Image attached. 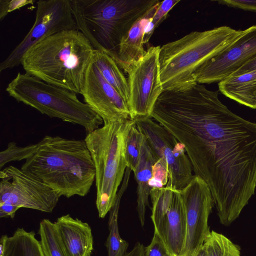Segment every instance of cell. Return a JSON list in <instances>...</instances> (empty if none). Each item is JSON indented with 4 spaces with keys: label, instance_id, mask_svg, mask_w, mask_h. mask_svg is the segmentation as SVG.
<instances>
[{
    "label": "cell",
    "instance_id": "f1b7e54d",
    "mask_svg": "<svg viewBox=\"0 0 256 256\" xmlns=\"http://www.w3.org/2000/svg\"><path fill=\"white\" fill-rule=\"evenodd\" d=\"M152 175L150 182L151 189L160 188L166 186L168 180L167 166L161 159L159 158L152 166Z\"/></svg>",
    "mask_w": 256,
    "mask_h": 256
},
{
    "label": "cell",
    "instance_id": "7c38bea8",
    "mask_svg": "<svg viewBox=\"0 0 256 256\" xmlns=\"http://www.w3.org/2000/svg\"><path fill=\"white\" fill-rule=\"evenodd\" d=\"M180 191L186 216V234L180 256H194L210 232L208 219L214 200L208 184L196 175Z\"/></svg>",
    "mask_w": 256,
    "mask_h": 256
},
{
    "label": "cell",
    "instance_id": "277c9868",
    "mask_svg": "<svg viewBox=\"0 0 256 256\" xmlns=\"http://www.w3.org/2000/svg\"><path fill=\"white\" fill-rule=\"evenodd\" d=\"M158 0H70L77 28L93 48L117 62L120 46L132 26Z\"/></svg>",
    "mask_w": 256,
    "mask_h": 256
},
{
    "label": "cell",
    "instance_id": "30bf717a",
    "mask_svg": "<svg viewBox=\"0 0 256 256\" xmlns=\"http://www.w3.org/2000/svg\"><path fill=\"white\" fill-rule=\"evenodd\" d=\"M36 2V17L33 26L0 63V72L20 64L25 52L41 40L62 31L78 30L70 0H40Z\"/></svg>",
    "mask_w": 256,
    "mask_h": 256
},
{
    "label": "cell",
    "instance_id": "5bb4252c",
    "mask_svg": "<svg viewBox=\"0 0 256 256\" xmlns=\"http://www.w3.org/2000/svg\"><path fill=\"white\" fill-rule=\"evenodd\" d=\"M256 56V25H254L245 30L228 48L200 66L194 74L195 80L200 84L220 82Z\"/></svg>",
    "mask_w": 256,
    "mask_h": 256
},
{
    "label": "cell",
    "instance_id": "4316f807",
    "mask_svg": "<svg viewBox=\"0 0 256 256\" xmlns=\"http://www.w3.org/2000/svg\"><path fill=\"white\" fill-rule=\"evenodd\" d=\"M39 142L26 146H19L14 142H10L7 148L0 152V168L10 162L25 160L37 150Z\"/></svg>",
    "mask_w": 256,
    "mask_h": 256
},
{
    "label": "cell",
    "instance_id": "e575fe53",
    "mask_svg": "<svg viewBox=\"0 0 256 256\" xmlns=\"http://www.w3.org/2000/svg\"><path fill=\"white\" fill-rule=\"evenodd\" d=\"M145 247L140 242H137L130 252L125 256H144Z\"/></svg>",
    "mask_w": 256,
    "mask_h": 256
},
{
    "label": "cell",
    "instance_id": "2e32d148",
    "mask_svg": "<svg viewBox=\"0 0 256 256\" xmlns=\"http://www.w3.org/2000/svg\"><path fill=\"white\" fill-rule=\"evenodd\" d=\"M186 234V220L180 190L174 189L172 199L159 235L174 256H180Z\"/></svg>",
    "mask_w": 256,
    "mask_h": 256
},
{
    "label": "cell",
    "instance_id": "7a4b0ae2",
    "mask_svg": "<svg viewBox=\"0 0 256 256\" xmlns=\"http://www.w3.org/2000/svg\"><path fill=\"white\" fill-rule=\"evenodd\" d=\"M21 169L40 180L60 196L70 198L88 194L96 170L84 140L46 136Z\"/></svg>",
    "mask_w": 256,
    "mask_h": 256
},
{
    "label": "cell",
    "instance_id": "8d00e7d4",
    "mask_svg": "<svg viewBox=\"0 0 256 256\" xmlns=\"http://www.w3.org/2000/svg\"><path fill=\"white\" fill-rule=\"evenodd\" d=\"M194 256H206V250L203 246L197 252Z\"/></svg>",
    "mask_w": 256,
    "mask_h": 256
},
{
    "label": "cell",
    "instance_id": "83f0119b",
    "mask_svg": "<svg viewBox=\"0 0 256 256\" xmlns=\"http://www.w3.org/2000/svg\"><path fill=\"white\" fill-rule=\"evenodd\" d=\"M180 2L179 0H164L160 2L154 16L144 26V44L148 42L155 29L166 18L170 10Z\"/></svg>",
    "mask_w": 256,
    "mask_h": 256
},
{
    "label": "cell",
    "instance_id": "9c48e42d",
    "mask_svg": "<svg viewBox=\"0 0 256 256\" xmlns=\"http://www.w3.org/2000/svg\"><path fill=\"white\" fill-rule=\"evenodd\" d=\"M0 204L52 212L60 195L31 173L10 166L0 171Z\"/></svg>",
    "mask_w": 256,
    "mask_h": 256
},
{
    "label": "cell",
    "instance_id": "1f68e13d",
    "mask_svg": "<svg viewBox=\"0 0 256 256\" xmlns=\"http://www.w3.org/2000/svg\"><path fill=\"white\" fill-rule=\"evenodd\" d=\"M217 2L230 7L256 12V0H220Z\"/></svg>",
    "mask_w": 256,
    "mask_h": 256
},
{
    "label": "cell",
    "instance_id": "ba28073f",
    "mask_svg": "<svg viewBox=\"0 0 256 256\" xmlns=\"http://www.w3.org/2000/svg\"><path fill=\"white\" fill-rule=\"evenodd\" d=\"M158 159L166 164L168 180L166 186L181 190L194 177L192 168L184 146L164 126L150 117L134 120Z\"/></svg>",
    "mask_w": 256,
    "mask_h": 256
},
{
    "label": "cell",
    "instance_id": "7402d4cb",
    "mask_svg": "<svg viewBox=\"0 0 256 256\" xmlns=\"http://www.w3.org/2000/svg\"><path fill=\"white\" fill-rule=\"evenodd\" d=\"M34 231L27 232L18 228L8 236L4 250L0 256H44L40 241Z\"/></svg>",
    "mask_w": 256,
    "mask_h": 256
},
{
    "label": "cell",
    "instance_id": "d4e9b609",
    "mask_svg": "<svg viewBox=\"0 0 256 256\" xmlns=\"http://www.w3.org/2000/svg\"><path fill=\"white\" fill-rule=\"evenodd\" d=\"M206 256H240V248L223 234L210 232L204 243Z\"/></svg>",
    "mask_w": 256,
    "mask_h": 256
},
{
    "label": "cell",
    "instance_id": "ac0fdd59",
    "mask_svg": "<svg viewBox=\"0 0 256 256\" xmlns=\"http://www.w3.org/2000/svg\"><path fill=\"white\" fill-rule=\"evenodd\" d=\"M158 160L143 134L140 158L133 171L137 184L138 216L142 226L144 224L146 208L148 205V197L152 190L150 182L152 175V166Z\"/></svg>",
    "mask_w": 256,
    "mask_h": 256
},
{
    "label": "cell",
    "instance_id": "4dcf8cb0",
    "mask_svg": "<svg viewBox=\"0 0 256 256\" xmlns=\"http://www.w3.org/2000/svg\"><path fill=\"white\" fill-rule=\"evenodd\" d=\"M34 0H0V20H2L9 13L28 4H33Z\"/></svg>",
    "mask_w": 256,
    "mask_h": 256
},
{
    "label": "cell",
    "instance_id": "4fadbf2b",
    "mask_svg": "<svg viewBox=\"0 0 256 256\" xmlns=\"http://www.w3.org/2000/svg\"><path fill=\"white\" fill-rule=\"evenodd\" d=\"M80 94L85 103L100 116L104 124L131 119L126 102L106 80L92 60Z\"/></svg>",
    "mask_w": 256,
    "mask_h": 256
},
{
    "label": "cell",
    "instance_id": "cb8c5ba5",
    "mask_svg": "<svg viewBox=\"0 0 256 256\" xmlns=\"http://www.w3.org/2000/svg\"><path fill=\"white\" fill-rule=\"evenodd\" d=\"M174 189L166 186L151 190L150 196L152 203L151 218L154 226V232L158 235L171 204Z\"/></svg>",
    "mask_w": 256,
    "mask_h": 256
},
{
    "label": "cell",
    "instance_id": "8fae6325",
    "mask_svg": "<svg viewBox=\"0 0 256 256\" xmlns=\"http://www.w3.org/2000/svg\"><path fill=\"white\" fill-rule=\"evenodd\" d=\"M160 46H150L145 54L127 72L128 102L132 120L150 117L154 104L163 92L160 78Z\"/></svg>",
    "mask_w": 256,
    "mask_h": 256
},
{
    "label": "cell",
    "instance_id": "484cf974",
    "mask_svg": "<svg viewBox=\"0 0 256 256\" xmlns=\"http://www.w3.org/2000/svg\"><path fill=\"white\" fill-rule=\"evenodd\" d=\"M142 136L143 134L139 130L134 122L128 133L126 146L127 168L132 172L140 158Z\"/></svg>",
    "mask_w": 256,
    "mask_h": 256
},
{
    "label": "cell",
    "instance_id": "603a6c76",
    "mask_svg": "<svg viewBox=\"0 0 256 256\" xmlns=\"http://www.w3.org/2000/svg\"><path fill=\"white\" fill-rule=\"evenodd\" d=\"M38 234L44 256H70L54 222L46 218L42 220Z\"/></svg>",
    "mask_w": 256,
    "mask_h": 256
},
{
    "label": "cell",
    "instance_id": "d590c367",
    "mask_svg": "<svg viewBox=\"0 0 256 256\" xmlns=\"http://www.w3.org/2000/svg\"><path fill=\"white\" fill-rule=\"evenodd\" d=\"M8 236L7 235H2L0 239V256L3 254Z\"/></svg>",
    "mask_w": 256,
    "mask_h": 256
},
{
    "label": "cell",
    "instance_id": "d6a6232c",
    "mask_svg": "<svg viewBox=\"0 0 256 256\" xmlns=\"http://www.w3.org/2000/svg\"><path fill=\"white\" fill-rule=\"evenodd\" d=\"M255 70H256V56L246 62L228 78L240 76Z\"/></svg>",
    "mask_w": 256,
    "mask_h": 256
},
{
    "label": "cell",
    "instance_id": "44dd1931",
    "mask_svg": "<svg viewBox=\"0 0 256 256\" xmlns=\"http://www.w3.org/2000/svg\"><path fill=\"white\" fill-rule=\"evenodd\" d=\"M92 62L106 80L126 100L128 104L129 90L127 78L115 60L104 52H94Z\"/></svg>",
    "mask_w": 256,
    "mask_h": 256
},
{
    "label": "cell",
    "instance_id": "f546056e",
    "mask_svg": "<svg viewBox=\"0 0 256 256\" xmlns=\"http://www.w3.org/2000/svg\"><path fill=\"white\" fill-rule=\"evenodd\" d=\"M144 256H174L164 242L154 232L150 244L145 248Z\"/></svg>",
    "mask_w": 256,
    "mask_h": 256
},
{
    "label": "cell",
    "instance_id": "8992f818",
    "mask_svg": "<svg viewBox=\"0 0 256 256\" xmlns=\"http://www.w3.org/2000/svg\"><path fill=\"white\" fill-rule=\"evenodd\" d=\"M134 120L104 124L84 139L93 160L98 216L104 218L116 202L127 162L126 141Z\"/></svg>",
    "mask_w": 256,
    "mask_h": 256
},
{
    "label": "cell",
    "instance_id": "74e56055",
    "mask_svg": "<svg viewBox=\"0 0 256 256\" xmlns=\"http://www.w3.org/2000/svg\"><path fill=\"white\" fill-rule=\"evenodd\" d=\"M254 96H255V98H256V90H255Z\"/></svg>",
    "mask_w": 256,
    "mask_h": 256
},
{
    "label": "cell",
    "instance_id": "3957f363",
    "mask_svg": "<svg viewBox=\"0 0 256 256\" xmlns=\"http://www.w3.org/2000/svg\"><path fill=\"white\" fill-rule=\"evenodd\" d=\"M94 51L79 30H64L32 46L20 64L25 72L80 94Z\"/></svg>",
    "mask_w": 256,
    "mask_h": 256
},
{
    "label": "cell",
    "instance_id": "d6986e66",
    "mask_svg": "<svg viewBox=\"0 0 256 256\" xmlns=\"http://www.w3.org/2000/svg\"><path fill=\"white\" fill-rule=\"evenodd\" d=\"M219 90L224 96L250 108L256 109L254 92L256 70L230 77L218 82Z\"/></svg>",
    "mask_w": 256,
    "mask_h": 256
},
{
    "label": "cell",
    "instance_id": "5b68a950",
    "mask_svg": "<svg viewBox=\"0 0 256 256\" xmlns=\"http://www.w3.org/2000/svg\"><path fill=\"white\" fill-rule=\"evenodd\" d=\"M244 32L228 26L192 32L160 48V78L163 90L196 83L194 74L203 64L224 51Z\"/></svg>",
    "mask_w": 256,
    "mask_h": 256
},
{
    "label": "cell",
    "instance_id": "ffe728a7",
    "mask_svg": "<svg viewBox=\"0 0 256 256\" xmlns=\"http://www.w3.org/2000/svg\"><path fill=\"white\" fill-rule=\"evenodd\" d=\"M132 171L130 168H126L122 186L117 193L116 202L110 212L108 222L109 234L106 243L108 256H125L127 254L128 244L120 235L118 218L120 202L128 186Z\"/></svg>",
    "mask_w": 256,
    "mask_h": 256
},
{
    "label": "cell",
    "instance_id": "836d02e7",
    "mask_svg": "<svg viewBox=\"0 0 256 256\" xmlns=\"http://www.w3.org/2000/svg\"><path fill=\"white\" fill-rule=\"evenodd\" d=\"M20 208L16 206L6 203L0 204V217L6 218L10 217L13 218L16 212Z\"/></svg>",
    "mask_w": 256,
    "mask_h": 256
},
{
    "label": "cell",
    "instance_id": "6da1fadb",
    "mask_svg": "<svg viewBox=\"0 0 256 256\" xmlns=\"http://www.w3.org/2000/svg\"><path fill=\"white\" fill-rule=\"evenodd\" d=\"M151 116L184 146L195 175L210 190L220 222L230 224L254 194L256 124L198 83L164 92Z\"/></svg>",
    "mask_w": 256,
    "mask_h": 256
},
{
    "label": "cell",
    "instance_id": "9a60e30c",
    "mask_svg": "<svg viewBox=\"0 0 256 256\" xmlns=\"http://www.w3.org/2000/svg\"><path fill=\"white\" fill-rule=\"evenodd\" d=\"M70 256H92L94 240L90 225L69 214L54 222Z\"/></svg>",
    "mask_w": 256,
    "mask_h": 256
},
{
    "label": "cell",
    "instance_id": "52a82bcc",
    "mask_svg": "<svg viewBox=\"0 0 256 256\" xmlns=\"http://www.w3.org/2000/svg\"><path fill=\"white\" fill-rule=\"evenodd\" d=\"M6 92L18 102L41 114L84 127L87 133L100 128L102 119L76 94L45 82L26 72H18L8 84Z\"/></svg>",
    "mask_w": 256,
    "mask_h": 256
},
{
    "label": "cell",
    "instance_id": "e0dca14e",
    "mask_svg": "<svg viewBox=\"0 0 256 256\" xmlns=\"http://www.w3.org/2000/svg\"><path fill=\"white\" fill-rule=\"evenodd\" d=\"M159 3L138 20L122 40L116 63L126 73L146 53L143 42L144 28L154 16Z\"/></svg>",
    "mask_w": 256,
    "mask_h": 256
}]
</instances>
